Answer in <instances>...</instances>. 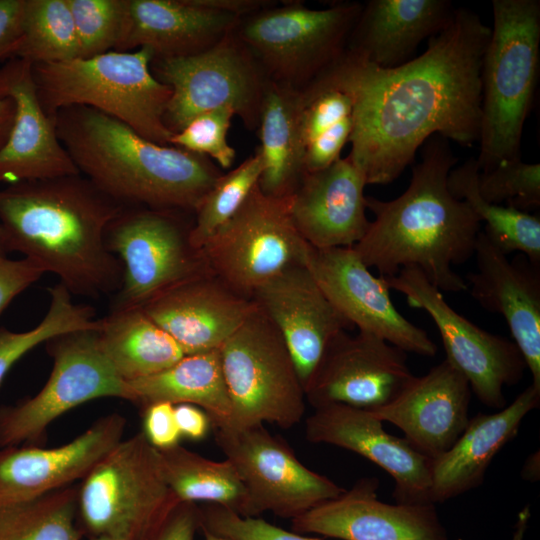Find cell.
Masks as SVG:
<instances>
[{
	"label": "cell",
	"instance_id": "cell-1",
	"mask_svg": "<svg viewBox=\"0 0 540 540\" xmlns=\"http://www.w3.org/2000/svg\"><path fill=\"white\" fill-rule=\"evenodd\" d=\"M490 35L475 12L455 8L415 59L380 69L359 56L349 157L367 185L396 180L431 136L463 146L478 141L481 71Z\"/></svg>",
	"mask_w": 540,
	"mask_h": 540
},
{
	"label": "cell",
	"instance_id": "cell-2",
	"mask_svg": "<svg viewBox=\"0 0 540 540\" xmlns=\"http://www.w3.org/2000/svg\"><path fill=\"white\" fill-rule=\"evenodd\" d=\"M123 208L81 174L0 189V224L11 252L55 274L72 296L120 289L123 267L107 247L106 231Z\"/></svg>",
	"mask_w": 540,
	"mask_h": 540
},
{
	"label": "cell",
	"instance_id": "cell-3",
	"mask_svg": "<svg viewBox=\"0 0 540 540\" xmlns=\"http://www.w3.org/2000/svg\"><path fill=\"white\" fill-rule=\"evenodd\" d=\"M457 160L448 140L435 135L426 141L410 184L400 196L389 201L366 197L374 219L352 248L367 267L382 277L417 268L441 292L467 290L453 266L474 255L482 229L469 205L448 188V175Z\"/></svg>",
	"mask_w": 540,
	"mask_h": 540
},
{
	"label": "cell",
	"instance_id": "cell-4",
	"mask_svg": "<svg viewBox=\"0 0 540 540\" xmlns=\"http://www.w3.org/2000/svg\"><path fill=\"white\" fill-rule=\"evenodd\" d=\"M53 117L79 173L124 207L195 212L223 174L209 158L152 142L91 107H65Z\"/></svg>",
	"mask_w": 540,
	"mask_h": 540
},
{
	"label": "cell",
	"instance_id": "cell-5",
	"mask_svg": "<svg viewBox=\"0 0 540 540\" xmlns=\"http://www.w3.org/2000/svg\"><path fill=\"white\" fill-rule=\"evenodd\" d=\"M493 27L484 53L479 171L521 157L525 120L537 87L540 1L493 0Z\"/></svg>",
	"mask_w": 540,
	"mask_h": 540
},
{
	"label": "cell",
	"instance_id": "cell-6",
	"mask_svg": "<svg viewBox=\"0 0 540 540\" xmlns=\"http://www.w3.org/2000/svg\"><path fill=\"white\" fill-rule=\"evenodd\" d=\"M148 48L109 51L90 58L32 65L39 101L47 115L87 106L125 123L144 138L170 145L163 116L172 91L151 72Z\"/></svg>",
	"mask_w": 540,
	"mask_h": 540
},
{
	"label": "cell",
	"instance_id": "cell-7",
	"mask_svg": "<svg viewBox=\"0 0 540 540\" xmlns=\"http://www.w3.org/2000/svg\"><path fill=\"white\" fill-rule=\"evenodd\" d=\"M179 503L143 431L122 439L78 487V517L90 537L152 540Z\"/></svg>",
	"mask_w": 540,
	"mask_h": 540
},
{
	"label": "cell",
	"instance_id": "cell-8",
	"mask_svg": "<svg viewBox=\"0 0 540 540\" xmlns=\"http://www.w3.org/2000/svg\"><path fill=\"white\" fill-rule=\"evenodd\" d=\"M363 4H273L239 19L234 34L269 81L302 90L346 51Z\"/></svg>",
	"mask_w": 540,
	"mask_h": 540
},
{
	"label": "cell",
	"instance_id": "cell-9",
	"mask_svg": "<svg viewBox=\"0 0 540 540\" xmlns=\"http://www.w3.org/2000/svg\"><path fill=\"white\" fill-rule=\"evenodd\" d=\"M219 352L231 406L227 426L269 422L287 429L302 420L303 384L284 339L259 307Z\"/></svg>",
	"mask_w": 540,
	"mask_h": 540
},
{
	"label": "cell",
	"instance_id": "cell-10",
	"mask_svg": "<svg viewBox=\"0 0 540 540\" xmlns=\"http://www.w3.org/2000/svg\"><path fill=\"white\" fill-rule=\"evenodd\" d=\"M154 77L172 94L163 121L172 133L205 112L229 108L256 130L268 79L234 30L212 47L185 57L155 58Z\"/></svg>",
	"mask_w": 540,
	"mask_h": 540
},
{
	"label": "cell",
	"instance_id": "cell-11",
	"mask_svg": "<svg viewBox=\"0 0 540 540\" xmlns=\"http://www.w3.org/2000/svg\"><path fill=\"white\" fill-rule=\"evenodd\" d=\"M307 247L292 219L291 195H267L257 184L200 252L213 275L252 300L269 279L305 263Z\"/></svg>",
	"mask_w": 540,
	"mask_h": 540
},
{
	"label": "cell",
	"instance_id": "cell-12",
	"mask_svg": "<svg viewBox=\"0 0 540 540\" xmlns=\"http://www.w3.org/2000/svg\"><path fill=\"white\" fill-rule=\"evenodd\" d=\"M98 328L65 332L48 339L51 374L33 397L0 407V447L36 445L59 416L90 400L130 401L125 382L104 355Z\"/></svg>",
	"mask_w": 540,
	"mask_h": 540
},
{
	"label": "cell",
	"instance_id": "cell-13",
	"mask_svg": "<svg viewBox=\"0 0 540 540\" xmlns=\"http://www.w3.org/2000/svg\"><path fill=\"white\" fill-rule=\"evenodd\" d=\"M179 212L124 207L110 222L106 244L123 267L111 310L142 307L170 287L210 271L189 242L192 225L187 228Z\"/></svg>",
	"mask_w": 540,
	"mask_h": 540
},
{
	"label": "cell",
	"instance_id": "cell-14",
	"mask_svg": "<svg viewBox=\"0 0 540 540\" xmlns=\"http://www.w3.org/2000/svg\"><path fill=\"white\" fill-rule=\"evenodd\" d=\"M384 278L410 306L430 316L441 336L445 359L466 378L478 400L498 410L505 407L504 387L517 384L527 369L516 344L455 311L419 269L404 268Z\"/></svg>",
	"mask_w": 540,
	"mask_h": 540
},
{
	"label": "cell",
	"instance_id": "cell-15",
	"mask_svg": "<svg viewBox=\"0 0 540 540\" xmlns=\"http://www.w3.org/2000/svg\"><path fill=\"white\" fill-rule=\"evenodd\" d=\"M214 428L218 447L247 487L255 517L268 511L292 520L346 490L306 467L263 424Z\"/></svg>",
	"mask_w": 540,
	"mask_h": 540
},
{
	"label": "cell",
	"instance_id": "cell-16",
	"mask_svg": "<svg viewBox=\"0 0 540 540\" xmlns=\"http://www.w3.org/2000/svg\"><path fill=\"white\" fill-rule=\"evenodd\" d=\"M413 376L402 349L368 332L343 330L326 347L304 392L314 409L344 404L371 411L391 402Z\"/></svg>",
	"mask_w": 540,
	"mask_h": 540
},
{
	"label": "cell",
	"instance_id": "cell-17",
	"mask_svg": "<svg viewBox=\"0 0 540 540\" xmlns=\"http://www.w3.org/2000/svg\"><path fill=\"white\" fill-rule=\"evenodd\" d=\"M305 264L335 308L359 331L403 351L432 357L436 344L395 307L386 279L375 276L352 247H307Z\"/></svg>",
	"mask_w": 540,
	"mask_h": 540
},
{
	"label": "cell",
	"instance_id": "cell-18",
	"mask_svg": "<svg viewBox=\"0 0 540 540\" xmlns=\"http://www.w3.org/2000/svg\"><path fill=\"white\" fill-rule=\"evenodd\" d=\"M379 481L359 479L349 490L291 520L293 531L341 540H448L435 505L389 504Z\"/></svg>",
	"mask_w": 540,
	"mask_h": 540
},
{
	"label": "cell",
	"instance_id": "cell-19",
	"mask_svg": "<svg viewBox=\"0 0 540 540\" xmlns=\"http://www.w3.org/2000/svg\"><path fill=\"white\" fill-rule=\"evenodd\" d=\"M309 442L357 453L385 470L395 481L396 503L430 502L431 459L405 438L389 434L369 411L344 404L314 409L305 420Z\"/></svg>",
	"mask_w": 540,
	"mask_h": 540
},
{
	"label": "cell",
	"instance_id": "cell-20",
	"mask_svg": "<svg viewBox=\"0 0 540 540\" xmlns=\"http://www.w3.org/2000/svg\"><path fill=\"white\" fill-rule=\"evenodd\" d=\"M477 270L464 279L472 298L500 314L540 391V264L516 254L509 259L481 230L475 246Z\"/></svg>",
	"mask_w": 540,
	"mask_h": 540
},
{
	"label": "cell",
	"instance_id": "cell-21",
	"mask_svg": "<svg viewBox=\"0 0 540 540\" xmlns=\"http://www.w3.org/2000/svg\"><path fill=\"white\" fill-rule=\"evenodd\" d=\"M277 328L295 363L303 387L330 341L352 324L335 308L305 263L285 268L253 295Z\"/></svg>",
	"mask_w": 540,
	"mask_h": 540
},
{
	"label": "cell",
	"instance_id": "cell-22",
	"mask_svg": "<svg viewBox=\"0 0 540 540\" xmlns=\"http://www.w3.org/2000/svg\"><path fill=\"white\" fill-rule=\"evenodd\" d=\"M125 418L95 421L69 443L0 447V505L27 501L82 480L122 439Z\"/></svg>",
	"mask_w": 540,
	"mask_h": 540
},
{
	"label": "cell",
	"instance_id": "cell-23",
	"mask_svg": "<svg viewBox=\"0 0 540 540\" xmlns=\"http://www.w3.org/2000/svg\"><path fill=\"white\" fill-rule=\"evenodd\" d=\"M257 307L207 271L170 287L141 308L190 355L219 350Z\"/></svg>",
	"mask_w": 540,
	"mask_h": 540
},
{
	"label": "cell",
	"instance_id": "cell-24",
	"mask_svg": "<svg viewBox=\"0 0 540 540\" xmlns=\"http://www.w3.org/2000/svg\"><path fill=\"white\" fill-rule=\"evenodd\" d=\"M0 97L15 104L13 126L0 150V183L80 174L58 138L54 117L39 101L31 63L17 58L4 61Z\"/></svg>",
	"mask_w": 540,
	"mask_h": 540
},
{
	"label": "cell",
	"instance_id": "cell-25",
	"mask_svg": "<svg viewBox=\"0 0 540 540\" xmlns=\"http://www.w3.org/2000/svg\"><path fill=\"white\" fill-rule=\"evenodd\" d=\"M471 389L446 359L422 376H413L388 404L369 411L401 429L419 452L434 459L456 442L469 422Z\"/></svg>",
	"mask_w": 540,
	"mask_h": 540
},
{
	"label": "cell",
	"instance_id": "cell-26",
	"mask_svg": "<svg viewBox=\"0 0 540 540\" xmlns=\"http://www.w3.org/2000/svg\"><path fill=\"white\" fill-rule=\"evenodd\" d=\"M366 185L349 155L326 168L303 173L291 194V215L304 241L319 249L356 245L370 224Z\"/></svg>",
	"mask_w": 540,
	"mask_h": 540
},
{
	"label": "cell",
	"instance_id": "cell-27",
	"mask_svg": "<svg viewBox=\"0 0 540 540\" xmlns=\"http://www.w3.org/2000/svg\"><path fill=\"white\" fill-rule=\"evenodd\" d=\"M239 19L199 0H127L124 29L115 51L148 48L155 58L194 55L232 32Z\"/></svg>",
	"mask_w": 540,
	"mask_h": 540
},
{
	"label": "cell",
	"instance_id": "cell-28",
	"mask_svg": "<svg viewBox=\"0 0 540 540\" xmlns=\"http://www.w3.org/2000/svg\"><path fill=\"white\" fill-rule=\"evenodd\" d=\"M539 404L540 391L530 384L497 412L470 418L452 447L431 459L430 502L442 503L481 485L493 458Z\"/></svg>",
	"mask_w": 540,
	"mask_h": 540
},
{
	"label": "cell",
	"instance_id": "cell-29",
	"mask_svg": "<svg viewBox=\"0 0 540 540\" xmlns=\"http://www.w3.org/2000/svg\"><path fill=\"white\" fill-rule=\"evenodd\" d=\"M360 62L358 55L346 49L334 64L300 90L299 130L304 173L337 161L350 141Z\"/></svg>",
	"mask_w": 540,
	"mask_h": 540
},
{
	"label": "cell",
	"instance_id": "cell-30",
	"mask_svg": "<svg viewBox=\"0 0 540 540\" xmlns=\"http://www.w3.org/2000/svg\"><path fill=\"white\" fill-rule=\"evenodd\" d=\"M454 10L447 0H370L363 4L347 49L374 67L396 68L425 38L439 33Z\"/></svg>",
	"mask_w": 540,
	"mask_h": 540
},
{
	"label": "cell",
	"instance_id": "cell-31",
	"mask_svg": "<svg viewBox=\"0 0 540 540\" xmlns=\"http://www.w3.org/2000/svg\"><path fill=\"white\" fill-rule=\"evenodd\" d=\"M299 111L300 90L268 81L256 129L263 166L258 186L267 195H291L304 173Z\"/></svg>",
	"mask_w": 540,
	"mask_h": 540
},
{
	"label": "cell",
	"instance_id": "cell-32",
	"mask_svg": "<svg viewBox=\"0 0 540 540\" xmlns=\"http://www.w3.org/2000/svg\"><path fill=\"white\" fill-rule=\"evenodd\" d=\"M127 384L130 401L143 407L162 401L192 404L208 414L214 427L230 424L231 406L219 350L185 355L166 370Z\"/></svg>",
	"mask_w": 540,
	"mask_h": 540
},
{
	"label": "cell",
	"instance_id": "cell-33",
	"mask_svg": "<svg viewBox=\"0 0 540 540\" xmlns=\"http://www.w3.org/2000/svg\"><path fill=\"white\" fill-rule=\"evenodd\" d=\"M98 335L104 355L125 382L157 374L186 355L141 307L111 310L99 319Z\"/></svg>",
	"mask_w": 540,
	"mask_h": 540
},
{
	"label": "cell",
	"instance_id": "cell-34",
	"mask_svg": "<svg viewBox=\"0 0 540 540\" xmlns=\"http://www.w3.org/2000/svg\"><path fill=\"white\" fill-rule=\"evenodd\" d=\"M158 451L164 478L180 502L216 504L255 517L247 487L229 460H211L180 444Z\"/></svg>",
	"mask_w": 540,
	"mask_h": 540
},
{
	"label": "cell",
	"instance_id": "cell-35",
	"mask_svg": "<svg viewBox=\"0 0 540 540\" xmlns=\"http://www.w3.org/2000/svg\"><path fill=\"white\" fill-rule=\"evenodd\" d=\"M475 157L453 168L447 179L450 192L466 202L484 223L482 231L506 255L517 253L540 264V219L529 212L486 201L478 190Z\"/></svg>",
	"mask_w": 540,
	"mask_h": 540
},
{
	"label": "cell",
	"instance_id": "cell-36",
	"mask_svg": "<svg viewBox=\"0 0 540 540\" xmlns=\"http://www.w3.org/2000/svg\"><path fill=\"white\" fill-rule=\"evenodd\" d=\"M34 64L80 58L78 36L67 0H24L21 33L6 56Z\"/></svg>",
	"mask_w": 540,
	"mask_h": 540
},
{
	"label": "cell",
	"instance_id": "cell-37",
	"mask_svg": "<svg viewBox=\"0 0 540 540\" xmlns=\"http://www.w3.org/2000/svg\"><path fill=\"white\" fill-rule=\"evenodd\" d=\"M78 487L0 505V540H80Z\"/></svg>",
	"mask_w": 540,
	"mask_h": 540
},
{
	"label": "cell",
	"instance_id": "cell-38",
	"mask_svg": "<svg viewBox=\"0 0 540 540\" xmlns=\"http://www.w3.org/2000/svg\"><path fill=\"white\" fill-rule=\"evenodd\" d=\"M49 297L48 311L34 328L14 332L0 327V383L12 366L39 344L65 332L98 327L94 308L74 303L72 294L60 282L49 288Z\"/></svg>",
	"mask_w": 540,
	"mask_h": 540
},
{
	"label": "cell",
	"instance_id": "cell-39",
	"mask_svg": "<svg viewBox=\"0 0 540 540\" xmlns=\"http://www.w3.org/2000/svg\"><path fill=\"white\" fill-rule=\"evenodd\" d=\"M262 170L261 158L255 151L217 179L194 212L196 217L189 231V242L195 250L200 251L214 232L234 215L258 184Z\"/></svg>",
	"mask_w": 540,
	"mask_h": 540
},
{
	"label": "cell",
	"instance_id": "cell-40",
	"mask_svg": "<svg viewBox=\"0 0 540 540\" xmlns=\"http://www.w3.org/2000/svg\"><path fill=\"white\" fill-rule=\"evenodd\" d=\"M74 20L80 58L115 51L124 29L127 0H67Z\"/></svg>",
	"mask_w": 540,
	"mask_h": 540
},
{
	"label": "cell",
	"instance_id": "cell-41",
	"mask_svg": "<svg viewBox=\"0 0 540 540\" xmlns=\"http://www.w3.org/2000/svg\"><path fill=\"white\" fill-rule=\"evenodd\" d=\"M478 190L490 203L530 213L540 206V164L518 157L479 171Z\"/></svg>",
	"mask_w": 540,
	"mask_h": 540
},
{
	"label": "cell",
	"instance_id": "cell-42",
	"mask_svg": "<svg viewBox=\"0 0 540 540\" xmlns=\"http://www.w3.org/2000/svg\"><path fill=\"white\" fill-rule=\"evenodd\" d=\"M234 116L229 108L198 115L172 135L170 145L205 156L222 169H230L236 152L227 141V133Z\"/></svg>",
	"mask_w": 540,
	"mask_h": 540
},
{
	"label": "cell",
	"instance_id": "cell-43",
	"mask_svg": "<svg viewBox=\"0 0 540 540\" xmlns=\"http://www.w3.org/2000/svg\"><path fill=\"white\" fill-rule=\"evenodd\" d=\"M199 514L200 529L229 540H322L288 531L261 518L241 516L216 504H203Z\"/></svg>",
	"mask_w": 540,
	"mask_h": 540
},
{
	"label": "cell",
	"instance_id": "cell-44",
	"mask_svg": "<svg viewBox=\"0 0 540 540\" xmlns=\"http://www.w3.org/2000/svg\"><path fill=\"white\" fill-rule=\"evenodd\" d=\"M143 433L158 450L178 445L182 436L176 423L174 405L162 401L145 406Z\"/></svg>",
	"mask_w": 540,
	"mask_h": 540
},
{
	"label": "cell",
	"instance_id": "cell-45",
	"mask_svg": "<svg viewBox=\"0 0 540 540\" xmlns=\"http://www.w3.org/2000/svg\"><path fill=\"white\" fill-rule=\"evenodd\" d=\"M43 273V269L28 258L12 260L0 255V313Z\"/></svg>",
	"mask_w": 540,
	"mask_h": 540
},
{
	"label": "cell",
	"instance_id": "cell-46",
	"mask_svg": "<svg viewBox=\"0 0 540 540\" xmlns=\"http://www.w3.org/2000/svg\"><path fill=\"white\" fill-rule=\"evenodd\" d=\"M198 529H200L199 506L191 502H180L152 540H194Z\"/></svg>",
	"mask_w": 540,
	"mask_h": 540
},
{
	"label": "cell",
	"instance_id": "cell-47",
	"mask_svg": "<svg viewBox=\"0 0 540 540\" xmlns=\"http://www.w3.org/2000/svg\"><path fill=\"white\" fill-rule=\"evenodd\" d=\"M24 0H0V60L6 56L21 33Z\"/></svg>",
	"mask_w": 540,
	"mask_h": 540
},
{
	"label": "cell",
	"instance_id": "cell-48",
	"mask_svg": "<svg viewBox=\"0 0 540 540\" xmlns=\"http://www.w3.org/2000/svg\"><path fill=\"white\" fill-rule=\"evenodd\" d=\"M174 413L181 436L199 441L208 435L212 421L203 409L182 403L174 405Z\"/></svg>",
	"mask_w": 540,
	"mask_h": 540
},
{
	"label": "cell",
	"instance_id": "cell-49",
	"mask_svg": "<svg viewBox=\"0 0 540 540\" xmlns=\"http://www.w3.org/2000/svg\"><path fill=\"white\" fill-rule=\"evenodd\" d=\"M15 116V104L12 99L0 97V150L6 144Z\"/></svg>",
	"mask_w": 540,
	"mask_h": 540
},
{
	"label": "cell",
	"instance_id": "cell-50",
	"mask_svg": "<svg viewBox=\"0 0 540 540\" xmlns=\"http://www.w3.org/2000/svg\"><path fill=\"white\" fill-rule=\"evenodd\" d=\"M523 476L526 480H538L539 478V455H531L523 467Z\"/></svg>",
	"mask_w": 540,
	"mask_h": 540
},
{
	"label": "cell",
	"instance_id": "cell-51",
	"mask_svg": "<svg viewBox=\"0 0 540 540\" xmlns=\"http://www.w3.org/2000/svg\"><path fill=\"white\" fill-rule=\"evenodd\" d=\"M8 252H11L10 243L4 228L0 224V255H6Z\"/></svg>",
	"mask_w": 540,
	"mask_h": 540
},
{
	"label": "cell",
	"instance_id": "cell-52",
	"mask_svg": "<svg viewBox=\"0 0 540 540\" xmlns=\"http://www.w3.org/2000/svg\"><path fill=\"white\" fill-rule=\"evenodd\" d=\"M202 530V533H203V536H204V540H229L225 537H222V536H218L216 534H213L205 529H201Z\"/></svg>",
	"mask_w": 540,
	"mask_h": 540
},
{
	"label": "cell",
	"instance_id": "cell-53",
	"mask_svg": "<svg viewBox=\"0 0 540 540\" xmlns=\"http://www.w3.org/2000/svg\"><path fill=\"white\" fill-rule=\"evenodd\" d=\"M88 540H115V539L104 537V536H93V537H90Z\"/></svg>",
	"mask_w": 540,
	"mask_h": 540
}]
</instances>
